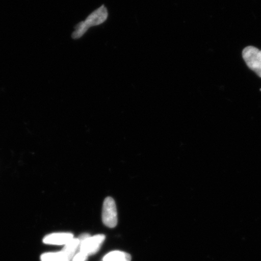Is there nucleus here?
Returning <instances> with one entry per match:
<instances>
[{"label":"nucleus","mask_w":261,"mask_h":261,"mask_svg":"<svg viewBox=\"0 0 261 261\" xmlns=\"http://www.w3.org/2000/svg\"><path fill=\"white\" fill-rule=\"evenodd\" d=\"M77 238L80 242L79 252L89 256L99 252L106 240V236L102 234L91 236L89 234L84 233Z\"/></svg>","instance_id":"f03ea898"},{"label":"nucleus","mask_w":261,"mask_h":261,"mask_svg":"<svg viewBox=\"0 0 261 261\" xmlns=\"http://www.w3.org/2000/svg\"><path fill=\"white\" fill-rule=\"evenodd\" d=\"M260 54H261V50H260Z\"/></svg>","instance_id":"9d476101"},{"label":"nucleus","mask_w":261,"mask_h":261,"mask_svg":"<svg viewBox=\"0 0 261 261\" xmlns=\"http://www.w3.org/2000/svg\"><path fill=\"white\" fill-rule=\"evenodd\" d=\"M243 57L250 69L261 77V54L256 47L249 46L243 51Z\"/></svg>","instance_id":"7ed1b4c3"},{"label":"nucleus","mask_w":261,"mask_h":261,"mask_svg":"<svg viewBox=\"0 0 261 261\" xmlns=\"http://www.w3.org/2000/svg\"><path fill=\"white\" fill-rule=\"evenodd\" d=\"M74 238L71 233H53L47 234L43 239V243L48 245L55 246H65Z\"/></svg>","instance_id":"39448f33"},{"label":"nucleus","mask_w":261,"mask_h":261,"mask_svg":"<svg viewBox=\"0 0 261 261\" xmlns=\"http://www.w3.org/2000/svg\"><path fill=\"white\" fill-rule=\"evenodd\" d=\"M107 9L104 5L101 6L88 16L86 20L82 21L75 27V31L72 34L74 40L79 39L86 34L89 28L93 26L99 25L103 23L108 18Z\"/></svg>","instance_id":"f257e3e1"},{"label":"nucleus","mask_w":261,"mask_h":261,"mask_svg":"<svg viewBox=\"0 0 261 261\" xmlns=\"http://www.w3.org/2000/svg\"><path fill=\"white\" fill-rule=\"evenodd\" d=\"M80 240L78 238H73L69 243L65 244L59 253L60 261H71L76 254L80 247Z\"/></svg>","instance_id":"423d86ee"},{"label":"nucleus","mask_w":261,"mask_h":261,"mask_svg":"<svg viewBox=\"0 0 261 261\" xmlns=\"http://www.w3.org/2000/svg\"><path fill=\"white\" fill-rule=\"evenodd\" d=\"M102 218L103 223L107 227L114 228L117 226L118 220L116 205L112 197H107L104 200Z\"/></svg>","instance_id":"20e7f679"},{"label":"nucleus","mask_w":261,"mask_h":261,"mask_svg":"<svg viewBox=\"0 0 261 261\" xmlns=\"http://www.w3.org/2000/svg\"><path fill=\"white\" fill-rule=\"evenodd\" d=\"M132 256L122 251H113L103 257V261H130Z\"/></svg>","instance_id":"0eeeda50"},{"label":"nucleus","mask_w":261,"mask_h":261,"mask_svg":"<svg viewBox=\"0 0 261 261\" xmlns=\"http://www.w3.org/2000/svg\"><path fill=\"white\" fill-rule=\"evenodd\" d=\"M88 256L86 254L81 252L76 253L71 261H87Z\"/></svg>","instance_id":"1a4fd4ad"},{"label":"nucleus","mask_w":261,"mask_h":261,"mask_svg":"<svg viewBox=\"0 0 261 261\" xmlns=\"http://www.w3.org/2000/svg\"><path fill=\"white\" fill-rule=\"evenodd\" d=\"M41 261H60V253L58 252H48L42 254Z\"/></svg>","instance_id":"6e6552de"}]
</instances>
